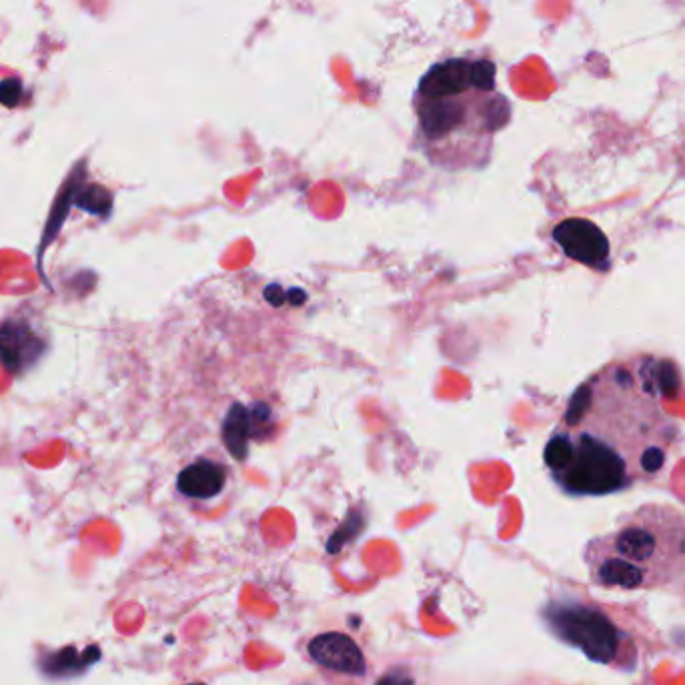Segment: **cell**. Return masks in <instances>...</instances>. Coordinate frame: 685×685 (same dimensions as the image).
<instances>
[{"label":"cell","mask_w":685,"mask_h":685,"mask_svg":"<svg viewBox=\"0 0 685 685\" xmlns=\"http://www.w3.org/2000/svg\"><path fill=\"white\" fill-rule=\"evenodd\" d=\"M674 365L654 357L605 365L571 395L543 451L571 498H603L664 471L679 437L662 407L677 387Z\"/></svg>","instance_id":"cell-1"},{"label":"cell","mask_w":685,"mask_h":685,"mask_svg":"<svg viewBox=\"0 0 685 685\" xmlns=\"http://www.w3.org/2000/svg\"><path fill=\"white\" fill-rule=\"evenodd\" d=\"M495 73L488 59L459 57L433 64L423 74L413 109L417 141L431 165L463 171L488 163L493 139L511 119Z\"/></svg>","instance_id":"cell-2"},{"label":"cell","mask_w":685,"mask_h":685,"mask_svg":"<svg viewBox=\"0 0 685 685\" xmlns=\"http://www.w3.org/2000/svg\"><path fill=\"white\" fill-rule=\"evenodd\" d=\"M585 561L600 587L640 590L667 582L685 563V515L672 505H642L590 541Z\"/></svg>","instance_id":"cell-3"},{"label":"cell","mask_w":685,"mask_h":685,"mask_svg":"<svg viewBox=\"0 0 685 685\" xmlns=\"http://www.w3.org/2000/svg\"><path fill=\"white\" fill-rule=\"evenodd\" d=\"M551 632L565 644L582 650L597 664H610L620 654V632L603 613L573 603H553L545 610Z\"/></svg>","instance_id":"cell-4"},{"label":"cell","mask_w":685,"mask_h":685,"mask_svg":"<svg viewBox=\"0 0 685 685\" xmlns=\"http://www.w3.org/2000/svg\"><path fill=\"white\" fill-rule=\"evenodd\" d=\"M553 239L560 243L570 259L595 270L610 267V241L602 228L585 218H568L553 231Z\"/></svg>","instance_id":"cell-5"},{"label":"cell","mask_w":685,"mask_h":685,"mask_svg":"<svg viewBox=\"0 0 685 685\" xmlns=\"http://www.w3.org/2000/svg\"><path fill=\"white\" fill-rule=\"evenodd\" d=\"M309 655L315 664L323 665L333 672L357 677V675H364L367 669L364 652L349 635L335 634V632L317 635L309 644Z\"/></svg>","instance_id":"cell-6"},{"label":"cell","mask_w":685,"mask_h":685,"mask_svg":"<svg viewBox=\"0 0 685 685\" xmlns=\"http://www.w3.org/2000/svg\"><path fill=\"white\" fill-rule=\"evenodd\" d=\"M44 351V343L27 323L4 321L0 325V361L14 375L31 367Z\"/></svg>","instance_id":"cell-7"},{"label":"cell","mask_w":685,"mask_h":685,"mask_svg":"<svg viewBox=\"0 0 685 685\" xmlns=\"http://www.w3.org/2000/svg\"><path fill=\"white\" fill-rule=\"evenodd\" d=\"M227 483V471L215 461L198 459L181 471L177 488L183 495L193 499H211L218 495Z\"/></svg>","instance_id":"cell-8"},{"label":"cell","mask_w":685,"mask_h":685,"mask_svg":"<svg viewBox=\"0 0 685 685\" xmlns=\"http://www.w3.org/2000/svg\"><path fill=\"white\" fill-rule=\"evenodd\" d=\"M76 205L93 213V215H106L111 208V195L103 187H79L74 188Z\"/></svg>","instance_id":"cell-9"},{"label":"cell","mask_w":685,"mask_h":685,"mask_svg":"<svg viewBox=\"0 0 685 685\" xmlns=\"http://www.w3.org/2000/svg\"><path fill=\"white\" fill-rule=\"evenodd\" d=\"M22 84L19 79H7L0 83V103L4 106H14L21 103Z\"/></svg>","instance_id":"cell-10"},{"label":"cell","mask_w":685,"mask_h":685,"mask_svg":"<svg viewBox=\"0 0 685 685\" xmlns=\"http://www.w3.org/2000/svg\"><path fill=\"white\" fill-rule=\"evenodd\" d=\"M375 685H413V679L407 672H389Z\"/></svg>","instance_id":"cell-11"}]
</instances>
